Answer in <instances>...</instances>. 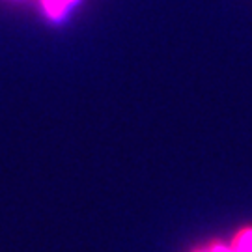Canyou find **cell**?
<instances>
[{
	"instance_id": "cell-1",
	"label": "cell",
	"mask_w": 252,
	"mask_h": 252,
	"mask_svg": "<svg viewBox=\"0 0 252 252\" xmlns=\"http://www.w3.org/2000/svg\"><path fill=\"white\" fill-rule=\"evenodd\" d=\"M41 2H43V8H45L47 13L53 19H58L62 17L63 13L67 11V8L71 4H75L77 0H41Z\"/></svg>"
},
{
	"instance_id": "cell-2",
	"label": "cell",
	"mask_w": 252,
	"mask_h": 252,
	"mask_svg": "<svg viewBox=\"0 0 252 252\" xmlns=\"http://www.w3.org/2000/svg\"><path fill=\"white\" fill-rule=\"evenodd\" d=\"M209 252H252V249H241V247H220V245H213Z\"/></svg>"
}]
</instances>
